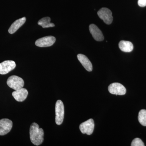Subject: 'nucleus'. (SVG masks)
<instances>
[{
  "label": "nucleus",
  "instance_id": "f257e3e1",
  "mask_svg": "<svg viewBox=\"0 0 146 146\" xmlns=\"http://www.w3.org/2000/svg\"><path fill=\"white\" fill-rule=\"evenodd\" d=\"M44 131L42 128L35 123H33L30 128V137L31 143L36 146H39L44 141Z\"/></svg>",
  "mask_w": 146,
  "mask_h": 146
},
{
  "label": "nucleus",
  "instance_id": "f03ea898",
  "mask_svg": "<svg viewBox=\"0 0 146 146\" xmlns=\"http://www.w3.org/2000/svg\"><path fill=\"white\" fill-rule=\"evenodd\" d=\"M64 106L62 101L58 100L55 105V122L58 125L63 123L64 117Z\"/></svg>",
  "mask_w": 146,
  "mask_h": 146
},
{
  "label": "nucleus",
  "instance_id": "7ed1b4c3",
  "mask_svg": "<svg viewBox=\"0 0 146 146\" xmlns=\"http://www.w3.org/2000/svg\"><path fill=\"white\" fill-rule=\"evenodd\" d=\"M7 83L10 88L15 90L23 88L24 85L23 80L20 77L14 75L9 78Z\"/></svg>",
  "mask_w": 146,
  "mask_h": 146
},
{
  "label": "nucleus",
  "instance_id": "20e7f679",
  "mask_svg": "<svg viewBox=\"0 0 146 146\" xmlns=\"http://www.w3.org/2000/svg\"><path fill=\"white\" fill-rule=\"evenodd\" d=\"M98 15L106 24L110 25L112 23L113 21L112 13L108 8L103 7L101 9L98 11Z\"/></svg>",
  "mask_w": 146,
  "mask_h": 146
},
{
  "label": "nucleus",
  "instance_id": "39448f33",
  "mask_svg": "<svg viewBox=\"0 0 146 146\" xmlns=\"http://www.w3.org/2000/svg\"><path fill=\"white\" fill-rule=\"evenodd\" d=\"M94 127L95 125L94 120L90 119L82 123L80 125L79 128L82 133L83 134L90 135L93 133Z\"/></svg>",
  "mask_w": 146,
  "mask_h": 146
},
{
  "label": "nucleus",
  "instance_id": "423d86ee",
  "mask_svg": "<svg viewBox=\"0 0 146 146\" xmlns=\"http://www.w3.org/2000/svg\"><path fill=\"white\" fill-rule=\"evenodd\" d=\"M108 91L110 94L116 95H124L126 93V89L122 84L117 82L110 84L108 86Z\"/></svg>",
  "mask_w": 146,
  "mask_h": 146
},
{
  "label": "nucleus",
  "instance_id": "0eeeda50",
  "mask_svg": "<svg viewBox=\"0 0 146 146\" xmlns=\"http://www.w3.org/2000/svg\"><path fill=\"white\" fill-rule=\"evenodd\" d=\"M56 41L54 36H44L36 40L35 44L39 47H47L52 46Z\"/></svg>",
  "mask_w": 146,
  "mask_h": 146
},
{
  "label": "nucleus",
  "instance_id": "6e6552de",
  "mask_svg": "<svg viewBox=\"0 0 146 146\" xmlns=\"http://www.w3.org/2000/svg\"><path fill=\"white\" fill-rule=\"evenodd\" d=\"M16 64L13 60H7L0 63V74L4 75L8 74L15 69Z\"/></svg>",
  "mask_w": 146,
  "mask_h": 146
},
{
  "label": "nucleus",
  "instance_id": "1a4fd4ad",
  "mask_svg": "<svg viewBox=\"0 0 146 146\" xmlns=\"http://www.w3.org/2000/svg\"><path fill=\"white\" fill-rule=\"evenodd\" d=\"M13 126L11 120L7 119L0 120V136H3L10 132Z\"/></svg>",
  "mask_w": 146,
  "mask_h": 146
},
{
  "label": "nucleus",
  "instance_id": "9d476101",
  "mask_svg": "<svg viewBox=\"0 0 146 146\" xmlns=\"http://www.w3.org/2000/svg\"><path fill=\"white\" fill-rule=\"evenodd\" d=\"M89 31L93 38L96 41H102L104 39V36L101 31L94 24H91L89 27Z\"/></svg>",
  "mask_w": 146,
  "mask_h": 146
},
{
  "label": "nucleus",
  "instance_id": "9b49d317",
  "mask_svg": "<svg viewBox=\"0 0 146 146\" xmlns=\"http://www.w3.org/2000/svg\"><path fill=\"white\" fill-rule=\"evenodd\" d=\"M12 95L17 101L22 102L27 98L28 95V92L26 89L23 88L15 90L12 93Z\"/></svg>",
  "mask_w": 146,
  "mask_h": 146
},
{
  "label": "nucleus",
  "instance_id": "f8f14e48",
  "mask_svg": "<svg viewBox=\"0 0 146 146\" xmlns=\"http://www.w3.org/2000/svg\"><path fill=\"white\" fill-rule=\"evenodd\" d=\"M77 58L79 61L86 70L88 72H91L92 71L93 66L92 63L86 56L80 54L78 55Z\"/></svg>",
  "mask_w": 146,
  "mask_h": 146
},
{
  "label": "nucleus",
  "instance_id": "ddd939ff",
  "mask_svg": "<svg viewBox=\"0 0 146 146\" xmlns=\"http://www.w3.org/2000/svg\"><path fill=\"white\" fill-rule=\"evenodd\" d=\"M26 21V17L20 18L15 21L9 29L8 32L10 34H13L25 24Z\"/></svg>",
  "mask_w": 146,
  "mask_h": 146
},
{
  "label": "nucleus",
  "instance_id": "4468645a",
  "mask_svg": "<svg viewBox=\"0 0 146 146\" xmlns=\"http://www.w3.org/2000/svg\"><path fill=\"white\" fill-rule=\"evenodd\" d=\"M119 48L122 51L125 52H129L132 51L133 49V44L129 41H120L119 44Z\"/></svg>",
  "mask_w": 146,
  "mask_h": 146
},
{
  "label": "nucleus",
  "instance_id": "2eb2a0df",
  "mask_svg": "<svg viewBox=\"0 0 146 146\" xmlns=\"http://www.w3.org/2000/svg\"><path fill=\"white\" fill-rule=\"evenodd\" d=\"M50 21L51 19L50 17H44L38 21V25L42 26L43 28L54 27V24L51 23Z\"/></svg>",
  "mask_w": 146,
  "mask_h": 146
},
{
  "label": "nucleus",
  "instance_id": "dca6fc26",
  "mask_svg": "<svg viewBox=\"0 0 146 146\" xmlns=\"http://www.w3.org/2000/svg\"><path fill=\"white\" fill-rule=\"evenodd\" d=\"M138 119L139 123L144 126H146V110H141L139 112Z\"/></svg>",
  "mask_w": 146,
  "mask_h": 146
},
{
  "label": "nucleus",
  "instance_id": "f3484780",
  "mask_svg": "<svg viewBox=\"0 0 146 146\" xmlns=\"http://www.w3.org/2000/svg\"><path fill=\"white\" fill-rule=\"evenodd\" d=\"M131 145V146H144L145 145L141 139L139 138H136L132 141Z\"/></svg>",
  "mask_w": 146,
  "mask_h": 146
},
{
  "label": "nucleus",
  "instance_id": "a211bd4d",
  "mask_svg": "<svg viewBox=\"0 0 146 146\" xmlns=\"http://www.w3.org/2000/svg\"><path fill=\"white\" fill-rule=\"evenodd\" d=\"M138 5L141 7H145L146 6V0H138Z\"/></svg>",
  "mask_w": 146,
  "mask_h": 146
}]
</instances>
